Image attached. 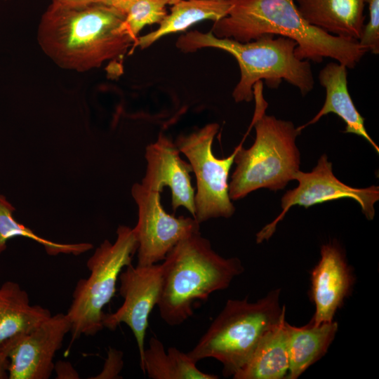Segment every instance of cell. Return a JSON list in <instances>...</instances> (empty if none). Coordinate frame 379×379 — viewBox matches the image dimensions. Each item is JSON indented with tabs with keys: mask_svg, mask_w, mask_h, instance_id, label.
<instances>
[{
	"mask_svg": "<svg viewBox=\"0 0 379 379\" xmlns=\"http://www.w3.org/2000/svg\"><path fill=\"white\" fill-rule=\"evenodd\" d=\"M179 1H181V0H168L169 4H171V5H173V4L178 2Z\"/></svg>",
	"mask_w": 379,
	"mask_h": 379,
	"instance_id": "cell-29",
	"label": "cell"
},
{
	"mask_svg": "<svg viewBox=\"0 0 379 379\" xmlns=\"http://www.w3.org/2000/svg\"><path fill=\"white\" fill-rule=\"evenodd\" d=\"M119 274V293L122 305L114 313L104 314V328L114 331L121 323L126 324L135 338L140 364L145 351V338L149 317L157 305L160 297L163 268L161 264L125 267Z\"/></svg>",
	"mask_w": 379,
	"mask_h": 379,
	"instance_id": "cell-11",
	"label": "cell"
},
{
	"mask_svg": "<svg viewBox=\"0 0 379 379\" xmlns=\"http://www.w3.org/2000/svg\"><path fill=\"white\" fill-rule=\"evenodd\" d=\"M9 359L5 348L0 350V379L8 378Z\"/></svg>",
	"mask_w": 379,
	"mask_h": 379,
	"instance_id": "cell-28",
	"label": "cell"
},
{
	"mask_svg": "<svg viewBox=\"0 0 379 379\" xmlns=\"http://www.w3.org/2000/svg\"><path fill=\"white\" fill-rule=\"evenodd\" d=\"M4 1H6V0H4Z\"/></svg>",
	"mask_w": 379,
	"mask_h": 379,
	"instance_id": "cell-30",
	"label": "cell"
},
{
	"mask_svg": "<svg viewBox=\"0 0 379 379\" xmlns=\"http://www.w3.org/2000/svg\"><path fill=\"white\" fill-rule=\"evenodd\" d=\"M289 371L285 314L262 338L254 352L234 375V379H282Z\"/></svg>",
	"mask_w": 379,
	"mask_h": 379,
	"instance_id": "cell-17",
	"label": "cell"
},
{
	"mask_svg": "<svg viewBox=\"0 0 379 379\" xmlns=\"http://www.w3.org/2000/svg\"><path fill=\"white\" fill-rule=\"evenodd\" d=\"M293 180L298 186L287 191L281 198L282 212L271 223L265 225L257 234L256 242L268 240L276 230L277 224L284 218L291 206L305 208L317 204L350 198L356 201L368 220L375 215L374 204L379 199L378 186L355 188L340 182L333 174L332 163L326 154L318 160L317 165L310 173L298 171Z\"/></svg>",
	"mask_w": 379,
	"mask_h": 379,
	"instance_id": "cell-9",
	"label": "cell"
},
{
	"mask_svg": "<svg viewBox=\"0 0 379 379\" xmlns=\"http://www.w3.org/2000/svg\"><path fill=\"white\" fill-rule=\"evenodd\" d=\"M168 0H128L123 11L126 14V25L135 39L139 32L147 25L159 24L168 14Z\"/></svg>",
	"mask_w": 379,
	"mask_h": 379,
	"instance_id": "cell-23",
	"label": "cell"
},
{
	"mask_svg": "<svg viewBox=\"0 0 379 379\" xmlns=\"http://www.w3.org/2000/svg\"><path fill=\"white\" fill-rule=\"evenodd\" d=\"M70 329L66 314L58 313L8 341L4 347L9 359L8 378L48 379L54 370L55 353Z\"/></svg>",
	"mask_w": 379,
	"mask_h": 379,
	"instance_id": "cell-12",
	"label": "cell"
},
{
	"mask_svg": "<svg viewBox=\"0 0 379 379\" xmlns=\"http://www.w3.org/2000/svg\"><path fill=\"white\" fill-rule=\"evenodd\" d=\"M301 16L325 32L359 40L364 26L366 0H294Z\"/></svg>",
	"mask_w": 379,
	"mask_h": 379,
	"instance_id": "cell-15",
	"label": "cell"
},
{
	"mask_svg": "<svg viewBox=\"0 0 379 379\" xmlns=\"http://www.w3.org/2000/svg\"><path fill=\"white\" fill-rule=\"evenodd\" d=\"M280 289L255 302L248 298L228 300L193 349L187 352L196 362L213 358L223 366L222 374L233 376L247 362L264 335L286 313L279 304Z\"/></svg>",
	"mask_w": 379,
	"mask_h": 379,
	"instance_id": "cell-5",
	"label": "cell"
},
{
	"mask_svg": "<svg viewBox=\"0 0 379 379\" xmlns=\"http://www.w3.org/2000/svg\"><path fill=\"white\" fill-rule=\"evenodd\" d=\"M180 151L168 137L160 133L157 141L147 146V169L140 183L147 190L161 192L165 186L171 191L172 209L180 206L195 216L194 190L192 186L190 163L182 160Z\"/></svg>",
	"mask_w": 379,
	"mask_h": 379,
	"instance_id": "cell-13",
	"label": "cell"
},
{
	"mask_svg": "<svg viewBox=\"0 0 379 379\" xmlns=\"http://www.w3.org/2000/svg\"><path fill=\"white\" fill-rule=\"evenodd\" d=\"M123 353L114 348L109 347L107 358L105 360L102 371L93 379L118 378L119 373L123 367Z\"/></svg>",
	"mask_w": 379,
	"mask_h": 379,
	"instance_id": "cell-25",
	"label": "cell"
},
{
	"mask_svg": "<svg viewBox=\"0 0 379 379\" xmlns=\"http://www.w3.org/2000/svg\"><path fill=\"white\" fill-rule=\"evenodd\" d=\"M162 265V284L157 306L167 324H182L193 314L197 300L206 301L213 293L229 287L244 270L236 257L218 254L199 231L180 241Z\"/></svg>",
	"mask_w": 379,
	"mask_h": 379,
	"instance_id": "cell-3",
	"label": "cell"
},
{
	"mask_svg": "<svg viewBox=\"0 0 379 379\" xmlns=\"http://www.w3.org/2000/svg\"><path fill=\"white\" fill-rule=\"evenodd\" d=\"M175 46L184 53L213 48L231 54L240 70L239 81L232 91L237 102L251 101L255 84L262 81L268 88H277L284 80L298 88L302 96L314 88L310 61L295 56L297 44L288 37L265 34L243 43L216 37L211 31L204 33L195 30L180 36Z\"/></svg>",
	"mask_w": 379,
	"mask_h": 379,
	"instance_id": "cell-4",
	"label": "cell"
},
{
	"mask_svg": "<svg viewBox=\"0 0 379 379\" xmlns=\"http://www.w3.org/2000/svg\"><path fill=\"white\" fill-rule=\"evenodd\" d=\"M320 255L311 272L310 297L315 312L310 321L315 325L333 321L354 284L353 274L339 246L323 245Z\"/></svg>",
	"mask_w": 379,
	"mask_h": 379,
	"instance_id": "cell-14",
	"label": "cell"
},
{
	"mask_svg": "<svg viewBox=\"0 0 379 379\" xmlns=\"http://www.w3.org/2000/svg\"><path fill=\"white\" fill-rule=\"evenodd\" d=\"M218 38L248 42L265 34L290 38L300 60L321 62L330 58L354 68L366 51L357 40L334 36L309 24L294 0H232L227 15L213 22Z\"/></svg>",
	"mask_w": 379,
	"mask_h": 379,
	"instance_id": "cell-2",
	"label": "cell"
},
{
	"mask_svg": "<svg viewBox=\"0 0 379 379\" xmlns=\"http://www.w3.org/2000/svg\"><path fill=\"white\" fill-rule=\"evenodd\" d=\"M232 0H181L173 4L170 13L155 30L138 36L132 49H145L166 35L183 32L203 20L213 22L227 15Z\"/></svg>",
	"mask_w": 379,
	"mask_h": 379,
	"instance_id": "cell-19",
	"label": "cell"
},
{
	"mask_svg": "<svg viewBox=\"0 0 379 379\" xmlns=\"http://www.w3.org/2000/svg\"><path fill=\"white\" fill-rule=\"evenodd\" d=\"M135 40L124 12L99 3L51 2L37 29L44 53L58 67L80 72L122 57Z\"/></svg>",
	"mask_w": 379,
	"mask_h": 379,
	"instance_id": "cell-1",
	"label": "cell"
},
{
	"mask_svg": "<svg viewBox=\"0 0 379 379\" xmlns=\"http://www.w3.org/2000/svg\"><path fill=\"white\" fill-rule=\"evenodd\" d=\"M58 379H76L79 378L77 371L72 365L67 361H58L54 366Z\"/></svg>",
	"mask_w": 379,
	"mask_h": 379,
	"instance_id": "cell-26",
	"label": "cell"
},
{
	"mask_svg": "<svg viewBox=\"0 0 379 379\" xmlns=\"http://www.w3.org/2000/svg\"><path fill=\"white\" fill-rule=\"evenodd\" d=\"M253 145L237 146L236 168L229 183L231 200L240 199L260 188L283 190L299 171L300 154L295 140L301 131L290 121L263 114L253 119Z\"/></svg>",
	"mask_w": 379,
	"mask_h": 379,
	"instance_id": "cell-6",
	"label": "cell"
},
{
	"mask_svg": "<svg viewBox=\"0 0 379 379\" xmlns=\"http://www.w3.org/2000/svg\"><path fill=\"white\" fill-rule=\"evenodd\" d=\"M338 328V322L318 325L311 321L295 327L287 323L289 371L287 379L298 378L327 352Z\"/></svg>",
	"mask_w": 379,
	"mask_h": 379,
	"instance_id": "cell-20",
	"label": "cell"
},
{
	"mask_svg": "<svg viewBox=\"0 0 379 379\" xmlns=\"http://www.w3.org/2000/svg\"><path fill=\"white\" fill-rule=\"evenodd\" d=\"M15 211V207L6 197L0 194V255L6 249L7 241L16 237L28 238L39 243L51 255L60 253L78 255L93 248V245L90 243H57L41 237L15 220L13 215Z\"/></svg>",
	"mask_w": 379,
	"mask_h": 379,
	"instance_id": "cell-22",
	"label": "cell"
},
{
	"mask_svg": "<svg viewBox=\"0 0 379 379\" xmlns=\"http://www.w3.org/2000/svg\"><path fill=\"white\" fill-rule=\"evenodd\" d=\"M219 125L211 123L175 140L178 150L189 159L197 178L194 219L200 224L215 218H230L235 208L229 195L228 177L237 147L227 157L218 159L212 144Z\"/></svg>",
	"mask_w": 379,
	"mask_h": 379,
	"instance_id": "cell-8",
	"label": "cell"
},
{
	"mask_svg": "<svg viewBox=\"0 0 379 379\" xmlns=\"http://www.w3.org/2000/svg\"><path fill=\"white\" fill-rule=\"evenodd\" d=\"M127 1L128 0H52L51 2L62 4H86L99 3L113 6L121 10Z\"/></svg>",
	"mask_w": 379,
	"mask_h": 379,
	"instance_id": "cell-27",
	"label": "cell"
},
{
	"mask_svg": "<svg viewBox=\"0 0 379 379\" xmlns=\"http://www.w3.org/2000/svg\"><path fill=\"white\" fill-rule=\"evenodd\" d=\"M132 196L138 208V219L133 228L138 240V266H147L164 260L182 239L199 231L194 218L175 217L167 213L160 199V192L135 183Z\"/></svg>",
	"mask_w": 379,
	"mask_h": 379,
	"instance_id": "cell-10",
	"label": "cell"
},
{
	"mask_svg": "<svg viewBox=\"0 0 379 379\" xmlns=\"http://www.w3.org/2000/svg\"><path fill=\"white\" fill-rule=\"evenodd\" d=\"M187 353L175 347L166 352L163 343L152 337L140 364L144 374L152 379H217L218 376L199 370Z\"/></svg>",
	"mask_w": 379,
	"mask_h": 379,
	"instance_id": "cell-21",
	"label": "cell"
},
{
	"mask_svg": "<svg viewBox=\"0 0 379 379\" xmlns=\"http://www.w3.org/2000/svg\"><path fill=\"white\" fill-rule=\"evenodd\" d=\"M368 6L369 19L364 25L359 44L366 52L379 53V0H366Z\"/></svg>",
	"mask_w": 379,
	"mask_h": 379,
	"instance_id": "cell-24",
	"label": "cell"
},
{
	"mask_svg": "<svg viewBox=\"0 0 379 379\" xmlns=\"http://www.w3.org/2000/svg\"><path fill=\"white\" fill-rule=\"evenodd\" d=\"M137 249L133 228L119 225L115 241L105 239L89 258L86 266L91 274L77 282L66 313L71 324L70 345L82 335H94L103 329L102 310L114 295L119 274L131 264Z\"/></svg>",
	"mask_w": 379,
	"mask_h": 379,
	"instance_id": "cell-7",
	"label": "cell"
},
{
	"mask_svg": "<svg viewBox=\"0 0 379 379\" xmlns=\"http://www.w3.org/2000/svg\"><path fill=\"white\" fill-rule=\"evenodd\" d=\"M51 316L48 309L32 305L27 293L14 281L0 286V350L11 340L26 334Z\"/></svg>",
	"mask_w": 379,
	"mask_h": 379,
	"instance_id": "cell-18",
	"label": "cell"
},
{
	"mask_svg": "<svg viewBox=\"0 0 379 379\" xmlns=\"http://www.w3.org/2000/svg\"><path fill=\"white\" fill-rule=\"evenodd\" d=\"M347 67L339 62H331L324 67L319 73V84L326 90V99L321 109L307 123L298 127L302 131L305 127L317 123L323 116L334 113L346 124L344 133H353L363 137L379 153V147L367 133L364 119L357 109L347 87Z\"/></svg>",
	"mask_w": 379,
	"mask_h": 379,
	"instance_id": "cell-16",
	"label": "cell"
}]
</instances>
